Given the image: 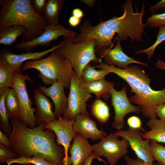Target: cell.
Returning a JSON list of instances; mask_svg holds the SVG:
<instances>
[{
  "label": "cell",
  "mask_w": 165,
  "mask_h": 165,
  "mask_svg": "<svg viewBox=\"0 0 165 165\" xmlns=\"http://www.w3.org/2000/svg\"><path fill=\"white\" fill-rule=\"evenodd\" d=\"M150 150L155 160L162 165H165V146L155 141L150 140Z\"/></svg>",
  "instance_id": "obj_30"
},
{
  "label": "cell",
  "mask_w": 165,
  "mask_h": 165,
  "mask_svg": "<svg viewBox=\"0 0 165 165\" xmlns=\"http://www.w3.org/2000/svg\"><path fill=\"white\" fill-rule=\"evenodd\" d=\"M155 112L162 122L165 123V103L159 105L156 107Z\"/></svg>",
  "instance_id": "obj_36"
},
{
  "label": "cell",
  "mask_w": 165,
  "mask_h": 165,
  "mask_svg": "<svg viewBox=\"0 0 165 165\" xmlns=\"http://www.w3.org/2000/svg\"><path fill=\"white\" fill-rule=\"evenodd\" d=\"M145 27L157 28L161 26H165V12L152 15L147 19Z\"/></svg>",
  "instance_id": "obj_32"
},
{
  "label": "cell",
  "mask_w": 165,
  "mask_h": 165,
  "mask_svg": "<svg viewBox=\"0 0 165 165\" xmlns=\"http://www.w3.org/2000/svg\"><path fill=\"white\" fill-rule=\"evenodd\" d=\"M125 159L127 165H147L138 158L134 159L126 156Z\"/></svg>",
  "instance_id": "obj_37"
},
{
  "label": "cell",
  "mask_w": 165,
  "mask_h": 165,
  "mask_svg": "<svg viewBox=\"0 0 165 165\" xmlns=\"http://www.w3.org/2000/svg\"><path fill=\"white\" fill-rule=\"evenodd\" d=\"M56 50L70 62L77 77L81 79L85 66L91 61L102 62V59L95 54V41L90 39L75 43L72 39H64Z\"/></svg>",
  "instance_id": "obj_6"
},
{
  "label": "cell",
  "mask_w": 165,
  "mask_h": 165,
  "mask_svg": "<svg viewBox=\"0 0 165 165\" xmlns=\"http://www.w3.org/2000/svg\"><path fill=\"white\" fill-rule=\"evenodd\" d=\"M5 105L9 118H19L20 105L15 89L10 88L6 97Z\"/></svg>",
  "instance_id": "obj_24"
},
{
  "label": "cell",
  "mask_w": 165,
  "mask_h": 165,
  "mask_svg": "<svg viewBox=\"0 0 165 165\" xmlns=\"http://www.w3.org/2000/svg\"><path fill=\"white\" fill-rule=\"evenodd\" d=\"M64 86L62 82L57 81L50 87L40 86L39 89L47 97H50L54 106V113L56 119L64 114L67 107L68 98L65 94Z\"/></svg>",
  "instance_id": "obj_17"
},
{
  "label": "cell",
  "mask_w": 165,
  "mask_h": 165,
  "mask_svg": "<svg viewBox=\"0 0 165 165\" xmlns=\"http://www.w3.org/2000/svg\"><path fill=\"white\" fill-rule=\"evenodd\" d=\"M80 1L91 8L94 6L96 2L95 0H81Z\"/></svg>",
  "instance_id": "obj_44"
},
{
  "label": "cell",
  "mask_w": 165,
  "mask_h": 165,
  "mask_svg": "<svg viewBox=\"0 0 165 165\" xmlns=\"http://www.w3.org/2000/svg\"><path fill=\"white\" fill-rule=\"evenodd\" d=\"M95 67L105 69L118 75L127 83L134 95L128 97L131 103L141 108L143 116L149 119L157 118L155 109L157 106L165 103V88L156 91L151 87V79L138 66L130 64L124 69L109 65L103 62Z\"/></svg>",
  "instance_id": "obj_2"
},
{
  "label": "cell",
  "mask_w": 165,
  "mask_h": 165,
  "mask_svg": "<svg viewBox=\"0 0 165 165\" xmlns=\"http://www.w3.org/2000/svg\"><path fill=\"white\" fill-rule=\"evenodd\" d=\"M146 125L150 130L143 133V139L165 143V123L156 118L150 119Z\"/></svg>",
  "instance_id": "obj_20"
},
{
  "label": "cell",
  "mask_w": 165,
  "mask_h": 165,
  "mask_svg": "<svg viewBox=\"0 0 165 165\" xmlns=\"http://www.w3.org/2000/svg\"><path fill=\"white\" fill-rule=\"evenodd\" d=\"M69 89L67 107L63 117L72 120H75L79 115L89 116L86 102L92 96L84 87L82 79L77 77L74 71Z\"/></svg>",
  "instance_id": "obj_7"
},
{
  "label": "cell",
  "mask_w": 165,
  "mask_h": 165,
  "mask_svg": "<svg viewBox=\"0 0 165 165\" xmlns=\"http://www.w3.org/2000/svg\"><path fill=\"white\" fill-rule=\"evenodd\" d=\"M90 63L85 67L81 77L83 82H88L105 79V76L111 72L105 69L97 70Z\"/></svg>",
  "instance_id": "obj_27"
},
{
  "label": "cell",
  "mask_w": 165,
  "mask_h": 165,
  "mask_svg": "<svg viewBox=\"0 0 165 165\" xmlns=\"http://www.w3.org/2000/svg\"><path fill=\"white\" fill-rule=\"evenodd\" d=\"M130 147L128 141L111 133L92 145L94 153L98 157H105L109 165H116L118 160L128 153Z\"/></svg>",
  "instance_id": "obj_8"
},
{
  "label": "cell",
  "mask_w": 165,
  "mask_h": 165,
  "mask_svg": "<svg viewBox=\"0 0 165 165\" xmlns=\"http://www.w3.org/2000/svg\"><path fill=\"white\" fill-rule=\"evenodd\" d=\"M83 82L84 87L87 91L90 94H94L97 99L102 98L107 100L111 96V82L106 81L105 79L91 82Z\"/></svg>",
  "instance_id": "obj_21"
},
{
  "label": "cell",
  "mask_w": 165,
  "mask_h": 165,
  "mask_svg": "<svg viewBox=\"0 0 165 165\" xmlns=\"http://www.w3.org/2000/svg\"><path fill=\"white\" fill-rule=\"evenodd\" d=\"M10 88H0V126L8 135L12 131V126L9 121L5 105L6 97Z\"/></svg>",
  "instance_id": "obj_25"
},
{
  "label": "cell",
  "mask_w": 165,
  "mask_h": 165,
  "mask_svg": "<svg viewBox=\"0 0 165 165\" xmlns=\"http://www.w3.org/2000/svg\"><path fill=\"white\" fill-rule=\"evenodd\" d=\"M159 27L158 33L156 36V40L155 43L145 50L136 51V53L137 54L145 53L147 54L148 58H150L152 57L155 49L160 44L165 41V26H161Z\"/></svg>",
  "instance_id": "obj_31"
},
{
  "label": "cell",
  "mask_w": 165,
  "mask_h": 165,
  "mask_svg": "<svg viewBox=\"0 0 165 165\" xmlns=\"http://www.w3.org/2000/svg\"><path fill=\"white\" fill-rule=\"evenodd\" d=\"M75 120H69L63 117H60L46 124L44 128L53 131L57 138L56 143L62 145L64 152V158L67 159L68 152L71 146V143L77 134L73 125Z\"/></svg>",
  "instance_id": "obj_13"
},
{
  "label": "cell",
  "mask_w": 165,
  "mask_h": 165,
  "mask_svg": "<svg viewBox=\"0 0 165 165\" xmlns=\"http://www.w3.org/2000/svg\"><path fill=\"white\" fill-rule=\"evenodd\" d=\"M81 21V19L77 18L74 16H71L68 20L70 25L72 27H75L78 25Z\"/></svg>",
  "instance_id": "obj_40"
},
{
  "label": "cell",
  "mask_w": 165,
  "mask_h": 165,
  "mask_svg": "<svg viewBox=\"0 0 165 165\" xmlns=\"http://www.w3.org/2000/svg\"><path fill=\"white\" fill-rule=\"evenodd\" d=\"M156 65L158 68L165 70V63L162 60H159L156 64Z\"/></svg>",
  "instance_id": "obj_43"
},
{
  "label": "cell",
  "mask_w": 165,
  "mask_h": 165,
  "mask_svg": "<svg viewBox=\"0 0 165 165\" xmlns=\"http://www.w3.org/2000/svg\"><path fill=\"white\" fill-rule=\"evenodd\" d=\"M26 28L22 26L15 25L0 29V44L12 46L17 38L26 32Z\"/></svg>",
  "instance_id": "obj_23"
},
{
  "label": "cell",
  "mask_w": 165,
  "mask_h": 165,
  "mask_svg": "<svg viewBox=\"0 0 165 165\" xmlns=\"http://www.w3.org/2000/svg\"><path fill=\"white\" fill-rule=\"evenodd\" d=\"M64 4L63 0H48L44 11V16L49 26L59 24L58 16Z\"/></svg>",
  "instance_id": "obj_22"
},
{
  "label": "cell",
  "mask_w": 165,
  "mask_h": 165,
  "mask_svg": "<svg viewBox=\"0 0 165 165\" xmlns=\"http://www.w3.org/2000/svg\"><path fill=\"white\" fill-rule=\"evenodd\" d=\"M11 148L0 144V163L7 162L8 160L18 158Z\"/></svg>",
  "instance_id": "obj_33"
},
{
  "label": "cell",
  "mask_w": 165,
  "mask_h": 165,
  "mask_svg": "<svg viewBox=\"0 0 165 165\" xmlns=\"http://www.w3.org/2000/svg\"><path fill=\"white\" fill-rule=\"evenodd\" d=\"M56 49L45 58L26 62L23 71L35 69L39 72L38 77L45 85L51 86L58 81L64 84L65 88L69 89L73 68L69 61Z\"/></svg>",
  "instance_id": "obj_4"
},
{
  "label": "cell",
  "mask_w": 165,
  "mask_h": 165,
  "mask_svg": "<svg viewBox=\"0 0 165 165\" xmlns=\"http://www.w3.org/2000/svg\"><path fill=\"white\" fill-rule=\"evenodd\" d=\"M155 164V165H162L161 164H160L159 162H158L156 164Z\"/></svg>",
  "instance_id": "obj_45"
},
{
  "label": "cell",
  "mask_w": 165,
  "mask_h": 165,
  "mask_svg": "<svg viewBox=\"0 0 165 165\" xmlns=\"http://www.w3.org/2000/svg\"><path fill=\"white\" fill-rule=\"evenodd\" d=\"M10 122L12 130L7 135L11 148L18 158L38 156L63 165L64 149L56 142L54 132L44 128L46 124L31 128L17 118H10Z\"/></svg>",
  "instance_id": "obj_1"
},
{
  "label": "cell",
  "mask_w": 165,
  "mask_h": 165,
  "mask_svg": "<svg viewBox=\"0 0 165 165\" xmlns=\"http://www.w3.org/2000/svg\"><path fill=\"white\" fill-rule=\"evenodd\" d=\"M91 113L97 120L101 123H104L110 117V112L108 105L99 99H97L91 106Z\"/></svg>",
  "instance_id": "obj_26"
},
{
  "label": "cell",
  "mask_w": 165,
  "mask_h": 165,
  "mask_svg": "<svg viewBox=\"0 0 165 165\" xmlns=\"http://www.w3.org/2000/svg\"><path fill=\"white\" fill-rule=\"evenodd\" d=\"M120 41L117 40L116 46L112 49L101 48L98 50V56L104 61L105 64L109 65H116L121 69H124L133 63L137 64L147 67L148 65L129 57L123 51L120 44Z\"/></svg>",
  "instance_id": "obj_15"
},
{
  "label": "cell",
  "mask_w": 165,
  "mask_h": 165,
  "mask_svg": "<svg viewBox=\"0 0 165 165\" xmlns=\"http://www.w3.org/2000/svg\"><path fill=\"white\" fill-rule=\"evenodd\" d=\"M95 159H97L100 162L103 161L106 164V162L104 160L102 159L100 157L97 156L94 153H93L88 158L83 165H91L93 160Z\"/></svg>",
  "instance_id": "obj_41"
},
{
  "label": "cell",
  "mask_w": 165,
  "mask_h": 165,
  "mask_svg": "<svg viewBox=\"0 0 165 165\" xmlns=\"http://www.w3.org/2000/svg\"></svg>",
  "instance_id": "obj_47"
},
{
  "label": "cell",
  "mask_w": 165,
  "mask_h": 165,
  "mask_svg": "<svg viewBox=\"0 0 165 165\" xmlns=\"http://www.w3.org/2000/svg\"><path fill=\"white\" fill-rule=\"evenodd\" d=\"M60 45V43L57 45H54L47 50L41 52H34L29 51L20 54H14L4 48L0 53V62L11 68L15 72L22 73L24 62L28 60L34 61L39 60L57 49Z\"/></svg>",
  "instance_id": "obj_14"
},
{
  "label": "cell",
  "mask_w": 165,
  "mask_h": 165,
  "mask_svg": "<svg viewBox=\"0 0 165 165\" xmlns=\"http://www.w3.org/2000/svg\"><path fill=\"white\" fill-rule=\"evenodd\" d=\"M88 139L77 133L69 149L70 156L67 159L68 165H83L94 153Z\"/></svg>",
  "instance_id": "obj_16"
},
{
  "label": "cell",
  "mask_w": 165,
  "mask_h": 165,
  "mask_svg": "<svg viewBox=\"0 0 165 165\" xmlns=\"http://www.w3.org/2000/svg\"><path fill=\"white\" fill-rule=\"evenodd\" d=\"M73 127L77 133L87 139L100 140L107 135L103 129H98L96 123L88 115L80 114L78 116Z\"/></svg>",
  "instance_id": "obj_19"
},
{
  "label": "cell",
  "mask_w": 165,
  "mask_h": 165,
  "mask_svg": "<svg viewBox=\"0 0 165 165\" xmlns=\"http://www.w3.org/2000/svg\"><path fill=\"white\" fill-rule=\"evenodd\" d=\"M148 10H150L152 13H155L159 9H165V0L160 1L155 5L149 6Z\"/></svg>",
  "instance_id": "obj_38"
},
{
  "label": "cell",
  "mask_w": 165,
  "mask_h": 165,
  "mask_svg": "<svg viewBox=\"0 0 165 165\" xmlns=\"http://www.w3.org/2000/svg\"><path fill=\"white\" fill-rule=\"evenodd\" d=\"M127 87H123L120 91L116 90L114 85L111 82L110 85V93L112 105L115 111L114 120L112 127L118 130L122 129L125 125L124 118L129 113L141 112L139 106L132 105L127 94Z\"/></svg>",
  "instance_id": "obj_10"
},
{
  "label": "cell",
  "mask_w": 165,
  "mask_h": 165,
  "mask_svg": "<svg viewBox=\"0 0 165 165\" xmlns=\"http://www.w3.org/2000/svg\"><path fill=\"white\" fill-rule=\"evenodd\" d=\"M115 135L127 140L138 158L147 165H154L155 161L150 152V140L143 138V133L140 129L129 127L126 130L121 129L114 132Z\"/></svg>",
  "instance_id": "obj_11"
},
{
  "label": "cell",
  "mask_w": 165,
  "mask_h": 165,
  "mask_svg": "<svg viewBox=\"0 0 165 165\" xmlns=\"http://www.w3.org/2000/svg\"><path fill=\"white\" fill-rule=\"evenodd\" d=\"M0 29L15 25L25 27L26 32L20 41L27 42L36 38L48 25L44 16L34 9L30 0H1Z\"/></svg>",
  "instance_id": "obj_3"
},
{
  "label": "cell",
  "mask_w": 165,
  "mask_h": 165,
  "mask_svg": "<svg viewBox=\"0 0 165 165\" xmlns=\"http://www.w3.org/2000/svg\"><path fill=\"white\" fill-rule=\"evenodd\" d=\"M34 103L36 106L35 117L38 125L46 124L56 119L53 111L52 103L39 89L33 92Z\"/></svg>",
  "instance_id": "obj_18"
},
{
  "label": "cell",
  "mask_w": 165,
  "mask_h": 165,
  "mask_svg": "<svg viewBox=\"0 0 165 165\" xmlns=\"http://www.w3.org/2000/svg\"><path fill=\"white\" fill-rule=\"evenodd\" d=\"M47 1L46 0H31L34 9L37 13L40 14L44 13Z\"/></svg>",
  "instance_id": "obj_34"
},
{
  "label": "cell",
  "mask_w": 165,
  "mask_h": 165,
  "mask_svg": "<svg viewBox=\"0 0 165 165\" xmlns=\"http://www.w3.org/2000/svg\"><path fill=\"white\" fill-rule=\"evenodd\" d=\"M77 35L76 32L60 24L53 26L47 25L45 28L43 32L36 38L27 42L20 41L14 47L18 50L28 51L38 46H47L52 41L57 39L60 36H63L64 39L73 40Z\"/></svg>",
  "instance_id": "obj_12"
},
{
  "label": "cell",
  "mask_w": 165,
  "mask_h": 165,
  "mask_svg": "<svg viewBox=\"0 0 165 165\" xmlns=\"http://www.w3.org/2000/svg\"><path fill=\"white\" fill-rule=\"evenodd\" d=\"M0 143L7 147L11 148V144L9 139L6 134L0 131Z\"/></svg>",
  "instance_id": "obj_39"
},
{
  "label": "cell",
  "mask_w": 165,
  "mask_h": 165,
  "mask_svg": "<svg viewBox=\"0 0 165 165\" xmlns=\"http://www.w3.org/2000/svg\"><path fill=\"white\" fill-rule=\"evenodd\" d=\"M34 165L33 164H29L27 165Z\"/></svg>",
  "instance_id": "obj_46"
},
{
  "label": "cell",
  "mask_w": 165,
  "mask_h": 165,
  "mask_svg": "<svg viewBox=\"0 0 165 165\" xmlns=\"http://www.w3.org/2000/svg\"><path fill=\"white\" fill-rule=\"evenodd\" d=\"M127 123L130 127L134 129H140L144 130L141 127V121L137 116H133L130 117L127 119Z\"/></svg>",
  "instance_id": "obj_35"
},
{
  "label": "cell",
  "mask_w": 165,
  "mask_h": 165,
  "mask_svg": "<svg viewBox=\"0 0 165 165\" xmlns=\"http://www.w3.org/2000/svg\"><path fill=\"white\" fill-rule=\"evenodd\" d=\"M133 2L132 0L126 1L123 6V14L119 17H114L110 19L114 31L117 34V38L120 41L127 40L129 37L131 42H141L142 35H145L144 28L146 27L142 22V18L145 13L144 3L143 2L140 13L138 12L136 6L135 12H134Z\"/></svg>",
  "instance_id": "obj_5"
},
{
  "label": "cell",
  "mask_w": 165,
  "mask_h": 165,
  "mask_svg": "<svg viewBox=\"0 0 165 165\" xmlns=\"http://www.w3.org/2000/svg\"><path fill=\"white\" fill-rule=\"evenodd\" d=\"M6 163L7 165H11L13 163H18L23 165L29 164L34 165H60L38 156H34L30 158L20 157L9 160Z\"/></svg>",
  "instance_id": "obj_28"
},
{
  "label": "cell",
  "mask_w": 165,
  "mask_h": 165,
  "mask_svg": "<svg viewBox=\"0 0 165 165\" xmlns=\"http://www.w3.org/2000/svg\"><path fill=\"white\" fill-rule=\"evenodd\" d=\"M72 16L81 19L84 16L83 11L78 8L74 9L72 11Z\"/></svg>",
  "instance_id": "obj_42"
},
{
  "label": "cell",
  "mask_w": 165,
  "mask_h": 165,
  "mask_svg": "<svg viewBox=\"0 0 165 165\" xmlns=\"http://www.w3.org/2000/svg\"><path fill=\"white\" fill-rule=\"evenodd\" d=\"M15 72L11 67L0 62V88H13Z\"/></svg>",
  "instance_id": "obj_29"
},
{
  "label": "cell",
  "mask_w": 165,
  "mask_h": 165,
  "mask_svg": "<svg viewBox=\"0 0 165 165\" xmlns=\"http://www.w3.org/2000/svg\"><path fill=\"white\" fill-rule=\"evenodd\" d=\"M31 82L33 81L27 75L15 72L13 88L17 94L20 105V113L19 119L21 121L32 128L37 125L35 116V109L32 107V102L29 98L27 90L25 81Z\"/></svg>",
  "instance_id": "obj_9"
}]
</instances>
